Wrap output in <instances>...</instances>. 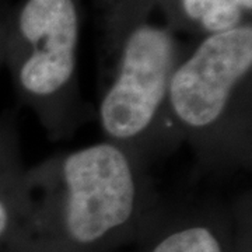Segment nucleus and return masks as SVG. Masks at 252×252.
<instances>
[{"mask_svg":"<svg viewBox=\"0 0 252 252\" xmlns=\"http://www.w3.org/2000/svg\"><path fill=\"white\" fill-rule=\"evenodd\" d=\"M251 26L212 34L174 69L167 112L178 139L209 162L250 160Z\"/></svg>","mask_w":252,"mask_h":252,"instance_id":"2","label":"nucleus"},{"mask_svg":"<svg viewBox=\"0 0 252 252\" xmlns=\"http://www.w3.org/2000/svg\"><path fill=\"white\" fill-rule=\"evenodd\" d=\"M18 32L28 46L16 69L18 94L46 132L59 139L79 119V14L74 1L28 0L18 16Z\"/></svg>","mask_w":252,"mask_h":252,"instance_id":"3","label":"nucleus"},{"mask_svg":"<svg viewBox=\"0 0 252 252\" xmlns=\"http://www.w3.org/2000/svg\"><path fill=\"white\" fill-rule=\"evenodd\" d=\"M152 252H224L212 225L189 223L162 237Z\"/></svg>","mask_w":252,"mask_h":252,"instance_id":"5","label":"nucleus"},{"mask_svg":"<svg viewBox=\"0 0 252 252\" xmlns=\"http://www.w3.org/2000/svg\"><path fill=\"white\" fill-rule=\"evenodd\" d=\"M251 7L252 0H182L184 13L210 35L240 27L244 13Z\"/></svg>","mask_w":252,"mask_h":252,"instance_id":"4","label":"nucleus"},{"mask_svg":"<svg viewBox=\"0 0 252 252\" xmlns=\"http://www.w3.org/2000/svg\"><path fill=\"white\" fill-rule=\"evenodd\" d=\"M158 206L143 164L107 140L46 158L26 174L21 220L91 247Z\"/></svg>","mask_w":252,"mask_h":252,"instance_id":"1","label":"nucleus"}]
</instances>
